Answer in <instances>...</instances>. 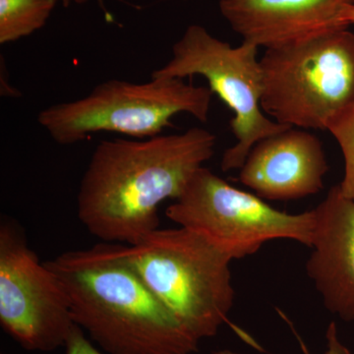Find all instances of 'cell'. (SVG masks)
<instances>
[{"label":"cell","mask_w":354,"mask_h":354,"mask_svg":"<svg viewBox=\"0 0 354 354\" xmlns=\"http://www.w3.org/2000/svg\"><path fill=\"white\" fill-rule=\"evenodd\" d=\"M120 253L198 342L227 322L232 259L206 237L183 227L158 228L134 245H120Z\"/></svg>","instance_id":"3"},{"label":"cell","mask_w":354,"mask_h":354,"mask_svg":"<svg viewBox=\"0 0 354 354\" xmlns=\"http://www.w3.org/2000/svg\"><path fill=\"white\" fill-rule=\"evenodd\" d=\"M59 0H0V44L30 36L44 27Z\"/></svg>","instance_id":"12"},{"label":"cell","mask_w":354,"mask_h":354,"mask_svg":"<svg viewBox=\"0 0 354 354\" xmlns=\"http://www.w3.org/2000/svg\"><path fill=\"white\" fill-rule=\"evenodd\" d=\"M327 130L341 147L344 160V174L339 184L342 195L354 201V104L329 121Z\"/></svg>","instance_id":"13"},{"label":"cell","mask_w":354,"mask_h":354,"mask_svg":"<svg viewBox=\"0 0 354 354\" xmlns=\"http://www.w3.org/2000/svg\"><path fill=\"white\" fill-rule=\"evenodd\" d=\"M65 7L69 6L70 0H60Z\"/></svg>","instance_id":"18"},{"label":"cell","mask_w":354,"mask_h":354,"mask_svg":"<svg viewBox=\"0 0 354 354\" xmlns=\"http://www.w3.org/2000/svg\"><path fill=\"white\" fill-rule=\"evenodd\" d=\"M64 348H66V354H104L88 341L78 325L74 326Z\"/></svg>","instance_id":"14"},{"label":"cell","mask_w":354,"mask_h":354,"mask_svg":"<svg viewBox=\"0 0 354 354\" xmlns=\"http://www.w3.org/2000/svg\"><path fill=\"white\" fill-rule=\"evenodd\" d=\"M258 48L247 41L232 46L202 26L191 25L172 48L171 59L152 73V78L162 79L201 75L234 113L230 128L236 143L223 153L221 167L225 172L241 169L261 140L290 128L270 120L263 111L264 77Z\"/></svg>","instance_id":"6"},{"label":"cell","mask_w":354,"mask_h":354,"mask_svg":"<svg viewBox=\"0 0 354 354\" xmlns=\"http://www.w3.org/2000/svg\"><path fill=\"white\" fill-rule=\"evenodd\" d=\"M0 323L23 348L39 351L64 346L76 325L64 286L11 221L0 227Z\"/></svg>","instance_id":"8"},{"label":"cell","mask_w":354,"mask_h":354,"mask_svg":"<svg viewBox=\"0 0 354 354\" xmlns=\"http://www.w3.org/2000/svg\"><path fill=\"white\" fill-rule=\"evenodd\" d=\"M348 21L349 24H354V6L351 7V11L348 13Z\"/></svg>","instance_id":"17"},{"label":"cell","mask_w":354,"mask_h":354,"mask_svg":"<svg viewBox=\"0 0 354 354\" xmlns=\"http://www.w3.org/2000/svg\"><path fill=\"white\" fill-rule=\"evenodd\" d=\"M165 216L206 237L232 260L253 255L274 239H291L312 247L316 227L314 209L301 214L279 211L204 167L167 207Z\"/></svg>","instance_id":"7"},{"label":"cell","mask_w":354,"mask_h":354,"mask_svg":"<svg viewBox=\"0 0 354 354\" xmlns=\"http://www.w3.org/2000/svg\"><path fill=\"white\" fill-rule=\"evenodd\" d=\"M326 339H327V351L325 354H353L349 351L348 346H344L341 342L337 332V324L332 322L328 327L326 333ZM218 354H239L232 353V351H221Z\"/></svg>","instance_id":"15"},{"label":"cell","mask_w":354,"mask_h":354,"mask_svg":"<svg viewBox=\"0 0 354 354\" xmlns=\"http://www.w3.org/2000/svg\"><path fill=\"white\" fill-rule=\"evenodd\" d=\"M215 146V135L199 127L152 138L104 140L81 180L79 220L102 241L138 243L160 228L158 206L181 196Z\"/></svg>","instance_id":"1"},{"label":"cell","mask_w":354,"mask_h":354,"mask_svg":"<svg viewBox=\"0 0 354 354\" xmlns=\"http://www.w3.org/2000/svg\"><path fill=\"white\" fill-rule=\"evenodd\" d=\"M263 111L279 124L327 130L354 104V34L339 30L305 43L267 50Z\"/></svg>","instance_id":"5"},{"label":"cell","mask_w":354,"mask_h":354,"mask_svg":"<svg viewBox=\"0 0 354 354\" xmlns=\"http://www.w3.org/2000/svg\"><path fill=\"white\" fill-rule=\"evenodd\" d=\"M213 92L183 79L152 78L135 84L109 80L76 101L43 109L38 121L60 145H72L97 132H114L135 139L152 138L171 127L178 113L206 122Z\"/></svg>","instance_id":"4"},{"label":"cell","mask_w":354,"mask_h":354,"mask_svg":"<svg viewBox=\"0 0 354 354\" xmlns=\"http://www.w3.org/2000/svg\"><path fill=\"white\" fill-rule=\"evenodd\" d=\"M44 265L68 297L72 318L109 354H193L199 342L120 255V244L68 251Z\"/></svg>","instance_id":"2"},{"label":"cell","mask_w":354,"mask_h":354,"mask_svg":"<svg viewBox=\"0 0 354 354\" xmlns=\"http://www.w3.org/2000/svg\"><path fill=\"white\" fill-rule=\"evenodd\" d=\"M328 171L321 140L290 127L258 142L247 156L239 179L262 199L290 201L320 192Z\"/></svg>","instance_id":"10"},{"label":"cell","mask_w":354,"mask_h":354,"mask_svg":"<svg viewBox=\"0 0 354 354\" xmlns=\"http://www.w3.org/2000/svg\"><path fill=\"white\" fill-rule=\"evenodd\" d=\"M314 211L316 227L307 274L326 308L354 322V201L337 185Z\"/></svg>","instance_id":"11"},{"label":"cell","mask_w":354,"mask_h":354,"mask_svg":"<svg viewBox=\"0 0 354 354\" xmlns=\"http://www.w3.org/2000/svg\"><path fill=\"white\" fill-rule=\"evenodd\" d=\"M354 0H221V15L243 41L278 50L348 29Z\"/></svg>","instance_id":"9"},{"label":"cell","mask_w":354,"mask_h":354,"mask_svg":"<svg viewBox=\"0 0 354 354\" xmlns=\"http://www.w3.org/2000/svg\"><path fill=\"white\" fill-rule=\"evenodd\" d=\"M75 1H76V3L83 4V3H86V2L88 1V0H75ZM97 2H99L100 6H101L102 10H104V12H106V9L104 8V0H97Z\"/></svg>","instance_id":"16"}]
</instances>
